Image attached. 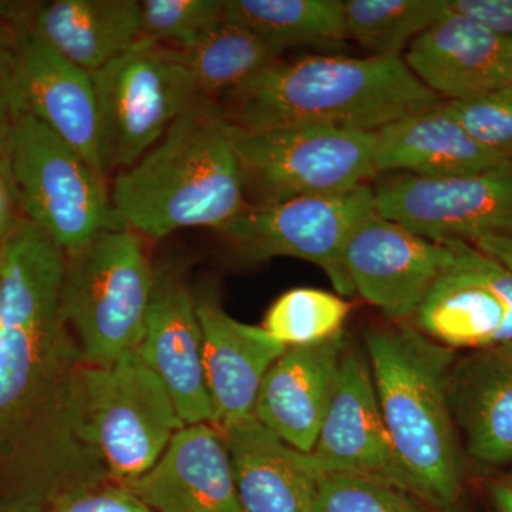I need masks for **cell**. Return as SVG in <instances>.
<instances>
[{
	"instance_id": "obj_1",
	"label": "cell",
	"mask_w": 512,
	"mask_h": 512,
	"mask_svg": "<svg viewBox=\"0 0 512 512\" xmlns=\"http://www.w3.org/2000/svg\"><path fill=\"white\" fill-rule=\"evenodd\" d=\"M63 281L49 256L0 261V512H49L111 481L87 427Z\"/></svg>"
},
{
	"instance_id": "obj_2",
	"label": "cell",
	"mask_w": 512,
	"mask_h": 512,
	"mask_svg": "<svg viewBox=\"0 0 512 512\" xmlns=\"http://www.w3.org/2000/svg\"><path fill=\"white\" fill-rule=\"evenodd\" d=\"M441 103L402 56H306L275 63L218 106L242 130L333 126L376 133Z\"/></svg>"
},
{
	"instance_id": "obj_3",
	"label": "cell",
	"mask_w": 512,
	"mask_h": 512,
	"mask_svg": "<svg viewBox=\"0 0 512 512\" xmlns=\"http://www.w3.org/2000/svg\"><path fill=\"white\" fill-rule=\"evenodd\" d=\"M121 222L163 239L187 228L218 229L244 210V175L217 101L200 97L110 188Z\"/></svg>"
},
{
	"instance_id": "obj_4",
	"label": "cell",
	"mask_w": 512,
	"mask_h": 512,
	"mask_svg": "<svg viewBox=\"0 0 512 512\" xmlns=\"http://www.w3.org/2000/svg\"><path fill=\"white\" fill-rule=\"evenodd\" d=\"M365 348L410 493L440 512H456L466 480V454L448 400L456 350L414 328L367 330Z\"/></svg>"
},
{
	"instance_id": "obj_5",
	"label": "cell",
	"mask_w": 512,
	"mask_h": 512,
	"mask_svg": "<svg viewBox=\"0 0 512 512\" xmlns=\"http://www.w3.org/2000/svg\"><path fill=\"white\" fill-rule=\"evenodd\" d=\"M66 258L60 313L84 363L106 367L137 352L154 289L144 238L109 229Z\"/></svg>"
},
{
	"instance_id": "obj_6",
	"label": "cell",
	"mask_w": 512,
	"mask_h": 512,
	"mask_svg": "<svg viewBox=\"0 0 512 512\" xmlns=\"http://www.w3.org/2000/svg\"><path fill=\"white\" fill-rule=\"evenodd\" d=\"M6 163L23 218L45 229L64 254L101 232L126 227L114 210L107 177L29 111L15 128Z\"/></svg>"
},
{
	"instance_id": "obj_7",
	"label": "cell",
	"mask_w": 512,
	"mask_h": 512,
	"mask_svg": "<svg viewBox=\"0 0 512 512\" xmlns=\"http://www.w3.org/2000/svg\"><path fill=\"white\" fill-rule=\"evenodd\" d=\"M228 131L249 204L339 194L377 177L375 133L369 131L333 126L248 131L231 124Z\"/></svg>"
},
{
	"instance_id": "obj_8",
	"label": "cell",
	"mask_w": 512,
	"mask_h": 512,
	"mask_svg": "<svg viewBox=\"0 0 512 512\" xmlns=\"http://www.w3.org/2000/svg\"><path fill=\"white\" fill-rule=\"evenodd\" d=\"M92 76L106 175L146 156L200 99L177 49L146 39Z\"/></svg>"
},
{
	"instance_id": "obj_9",
	"label": "cell",
	"mask_w": 512,
	"mask_h": 512,
	"mask_svg": "<svg viewBox=\"0 0 512 512\" xmlns=\"http://www.w3.org/2000/svg\"><path fill=\"white\" fill-rule=\"evenodd\" d=\"M83 390L90 437L116 484L146 474L185 426L167 387L137 352L110 366H86Z\"/></svg>"
},
{
	"instance_id": "obj_10",
	"label": "cell",
	"mask_w": 512,
	"mask_h": 512,
	"mask_svg": "<svg viewBox=\"0 0 512 512\" xmlns=\"http://www.w3.org/2000/svg\"><path fill=\"white\" fill-rule=\"evenodd\" d=\"M370 185L339 194L313 195L272 204H247L215 229L248 261L276 256L318 265L340 296L356 295L343 265L350 235L375 212Z\"/></svg>"
},
{
	"instance_id": "obj_11",
	"label": "cell",
	"mask_w": 512,
	"mask_h": 512,
	"mask_svg": "<svg viewBox=\"0 0 512 512\" xmlns=\"http://www.w3.org/2000/svg\"><path fill=\"white\" fill-rule=\"evenodd\" d=\"M373 185L375 210L439 244L512 234V161L454 177L383 174Z\"/></svg>"
},
{
	"instance_id": "obj_12",
	"label": "cell",
	"mask_w": 512,
	"mask_h": 512,
	"mask_svg": "<svg viewBox=\"0 0 512 512\" xmlns=\"http://www.w3.org/2000/svg\"><path fill=\"white\" fill-rule=\"evenodd\" d=\"M453 262V245L420 237L376 211L357 225L343 252L355 293L392 320L413 318Z\"/></svg>"
},
{
	"instance_id": "obj_13",
	"label": "cell",
	"mask_w": 512,
	"mask_h": 512,
	"mask_svg": "<svg viewBox=\"0 0 512 512\" xmlns=\"http://www.w3.org/2000/svg\"><path fill=\"white\" fill-rule=\"evenodd\" d=\"M311 454L323 474L379 478L410 493L380 412L369 360L350 340Z\"/></svg>"
},
{
	"instance_id": "obj_14",
	"label": "cell",
	"mask_w": 512,
	"mask_h": 512,
	"mask_svg": "<svg viewBox=\"0 0 512 512\" xmlns=\"http://www.w3.org/2000/svg\"><path fill=\"white\" fill-rule=\"evenodd\" d=\"M137 353L167 387L185 426L214 423L195 293L178 262L154 265L153 296Z\"/></svg>"
},
{
	"instance_id": "obj_15",
	"label": "cell",
	"mask_w": 512,
	"mask_h": 512,
	"mask_svg": "<svg viewBox=\"0 0 512 512\" xmlns=\"http://www.w3.org/2000/svg\"><path fill=\"white\" fill-rule=\"evenodd\" d=\"M0 22L30 30L90 74L119 59L141 39L138 0L0 2Z\"/></svg>"
},
{
	"instance_id": "obj_16",
	"label": "cell",
	"mask_w": 512,
	"mask_h": 512,
	"mask_svg": "<svg viewBox=\"0 0 512 512\" xmlns=\"http://www.w3.org/2000/svg\"><path fill=\"white\" fill-rule=\"evenodd\" d=\"M13 30L26 109L106 177L101 160L99 101L92 74L64 59L30 30Z\"/></svg>"
},
{
	"instance_id": "obj_17",
	"label": "cell",
	"mask_w": 512,
	"mask_h": 512,
	"mask_svg": "<svg viewBox=\"0 0 512 512\" xmlns=\"http://www.w3.org/2000/svg\"><path fill=\"white\" fill-rule=\"evenodd\" d=\"M124 487L157 512H245L227 444L214 424L184 426L160 460Z\"/></svg>"
},
{
	"instance_id": "obj_18",
	"label": "cell",
	"mask_w": 512,
	"mask_h": 512,
	"mask_svg": "<svg viewBox=\"0 0 512 512\" xmlns=\"http://www.w3.org/2000/svg\"><path fill=\"white\" fill-rule=\"evenodd\" d=\"M195 293L202 362L214 407V426L254 416L262 380L286 352L264 328L229 316L214 291Z\"/></svg>"
},
{
	"instance_id": "obj_19",
	"label": "cell",
	"mask_w": 512,
	"mask_h": 512,
	"mask_svg": "<svg viewBox=\"0 0 512 512\" xmlns=\"http://www.w3.org/2000/svg\"><path fill=\"white\" fill-rule=\"evenodd\" d=\"M403 59L441 100H466L507 86L512 39L447 9L410 43Z\"/></svg>"
},
{
	"instance_id": "obj_20",
	"label": "cell",
	"mask_w": 512,
	"mask_h": 512,
	"mask_svg": "<svg viewBox=\"0 0 512 512\" xmlns=\"http://www.w3.org/2000/svg\"><path fill=\"white\" fill-rule=\"evenodd\" d=\"M348 342L343 330L315 345L286 349L262 380L255 419L289 446L312 453Z\"/></svg>"
},
{
	"instance_id": "obj_21",
	"label": "cell",
	"mask_w": 512,
	"mask_h": 512,
	"mask_svg": "<svg viewBox=\"0 0 512 512\" xmlns=\"http://www.w3.org/2000/svg\"><path fill=\"white\" fill-rule=\"evenodd\" d=\"M217 427L245 512H316L325 474L311 453L289 446L254 416Z\"/></svg>"
},
{
	"instance_id": "obj_22",
	"label": "cell",
	"mask_w": 512,
	"mask_h": 512,
	"mask_svg": "<svg viewBox=\"0 0 512 512\" xmlns=\"http://www.w3.org/2000/svg\"><path fill=\"white\" fill-rule=\"evenodd\" d=\"M448 400L466 457L488 468L512 463V350H470L457 357Z\"/></svg>"
},
{
	"instance_id": "obj_23",
	"label": "cell",
	"mask_w": 512,
	"mask_h": 512,
	"mask_svg": "<svg viewBox=\"0 0 512 512\" xmlns=\"http://www.w3.org/2000/svg\"><path fill=\"white\" fill-rule=\"evenodd\" d=\"M468 136L443 103L434 109L384 126L375 133L373 163L377 177L413 174L444 178L481 173L508 163Z\"/></svg>"
},
{
	"instance_id": "obj_24",
	"label": "cell",
	"mask_w": 512,
	"mask_h": 512,
	"mask_svg": "<svg viewBox=\"0 0 512 512\" xmlns=\"http://www.w3.org/2000/svg\"><path fill=\"white\" fill-rule=\"evenodd\" d=\"M450 244L454 262L414 313V329L453 350L505 345L510 322L507 305L464 261L456 242Z\"/></svg>"
},
{
	"instance_id": "obj_25",
	"label": "cell",
	"mask_w": 512,
	"mask_h": 512,
	"mask_svg": "<svg viewBox=\"0 0 512 512\" xmlns=\"http://www.w3.org/2000/svg\"><path fill=\"white\" fill-rule=\"evenodd\" d=\"M177 52L200 97L218 103L281 62L285 50L245 26L222 19L197 46Z\"/></svg>"
},
{
	"instance_id": "obj_26",
	"label": "cell",
	"mask_w": 512,
	"mask_h": 512,
	"mask_svg": "<svg viewBox=\"0 0 512 512\" xmlns=\"http://www.w3.org/2000/svg\"><path fill=\"white\" fill-rule=\"evenodd\" d=\"M222 19L284 50L336 47L348 40L342 0H224Z\"/></svg>"
},
{
	"instance_id": "obj_27",
	"label": "cell",
	"mask_w": 512,
	"mask_h": 512,
	"mask_svg": "<svg viewBox=\"0 0 512 512\" xmlns=\"http://www.w3.org/2000/svg\"><path fill=\"white\" fill-rule=\"evenodd\" d=\"M343 12L348 39L372 56H402L447 12V0H346Z\"/></svg>"
},
{
	"instance_id": "obj_28",
	"label": "cell",
	"mask_w": 512,
	"mask_h": 512,
	"mask_svg": "<svg viewBox=\"0 0 512 512\" xmlns=\"http://www.w3.org/2000/svg\"><path fill=\"white\" fill-rule=\"evenodd\" d=\"M350 309L342 296L295 288L272 303L262 328L286 348L315 345L343 332Z\"/></svg>"
},
{
	"instance_id": "obj_29",
	"label": "cell",
	"mask_w": 512,
	"mask_h": 512,
	"mask_svg": "<svg viewBox=\"0 0 512 512\" xmlns=\"http://www.w3.org/2000/svg\"><path fill=\"white\" fill-rule=\"evenodd\" d=\"M141 39L178 50L202 42L224 16V0H143Z\"/></svg>"
},
{
	"instance_id": "obj_30",
	"label": "cell",
	"mask_w": 512,
	"mask_h": 512,
	"mask_svg": "<svg viewBox=\"0 0 512 512\" xmlns=\"http://www.w3.org/2000/svg\"><path fill=\"white\" fill-rule=\"evenodd\" d=\"M316 512H424L409 491L379 478L325 474Z\"/></svg>"
},
{
	"instance_id": "obj_31",
	"label": "cell",
	"mask_w": 512,
	"mask_h": 512,
	"mask_svg": "<svg viewBox=\"0 0 512 512\" xmlns=\"http://www.w3.org/2000/svg\"><path fill=\"white\" fill-rule=\"evenodd\" d=\"M443 107L474 141L512 161L510 87H501L471 99L443 101Z\"/></svg>"
},
{
	"instance_id": "obj_32",
	"label": "cell",
	"mask_w": 512,
	"mask_h": 512,
	"mask_svg": "<svg viewBox=\"0 0 512 512\" xmlns=\"http://www.w3.org/2000/svg\"><path fill=\"white\" fill-rule=\"evenodd\" d=\"M16 64L15 30L0 22V163H6L13 133L26 113Z\"/></svg>"
},
{
	"instance_id": "obj_33",
	"label": "cell",
	"mask_w": 512,
	"mask_h": 512,
	"mask_svg": "<svg viewBox=\"0 0 512 512\" xmlns=\"http://www.w3.org/2000/svg\"><path fill=\"white\" fill-rule=\"evenodd\" d=\"M49 512H151V510L124 485L104 484L72 495Z\"/></svg>"
},
{
	"instance_id": "obj_34",
	"label": "cell",
	"mask_w": 512,
	"mask_h": 512,
	"mask_svg": "<svg viewBox=\"0 0 512 512\" xmlns=\"http://www.w3.org/2000/svg\"><path fill=\"white\" fill-rule=\"evenodd\" d=\"M447 9L494 35L512 39V0H447Z\"/></svg>"
},
{
	"instance_id": "obj_35",
	"label": "cell",
	"mask_w": 512,
	"mask_h": 512,
	"mask_svg": "<svg viewBox=\"0 0 512 512\" xmlns=\"http://www.w3.org/2000/svg\"><path fill=\"white\" fill-rule=\"evenodd\" d=\"M458 252L463 256L464 261L467 262L477 275L490 286L491 289L507 305L510 311V322H508L507 329V343L512 342V272L505 269L504 266L495 262L490 256L478 251L474 245L466 244V242H456ZM505 343V345H507Z\"/></svg>"
},
{
	"instance_id": "obj_36",
	"label": "cell",
	"mask_w": 512,
	"mask_h": 512,
	"mask_svg": "<svg viewBox=\"0 0 512 512\" xmlns=\"http://www.w3.org/2000/svg\"><path fill=\"white\" fill-rule=\"evenodd\" d=\"M19 211L8 163H0V242L8 237L9 232L22 220Z\"/></svg>"
},
{
	"instance_id": "obj_37",
	"label": "cell",
	"mask_w": 512,
	"mask_h": 512,
	"mask_svg": "<svg viewBox=\"0 0 512 512\" xmlns=\"http://www.w3.org/2000/svg\"><path fill=\"white\" fill-rule=\"evenodd\" d=\"M485 495L494 512H512V470L488 478Z\"/></svg>"
},
{
	"instance_id": "obj_38",
	"label": "cell",
	"mask_w": 512,
	"mask_h": 512,
	"mask_svg": "<svg viewBox=\"0 0 512 512\" xmlns=\"http://www.w3.org/2000/svg\"><path fill=\"white\" fill-rule=\"evenodd\" d=\"M474 247L490 256L505 269L512 272V234L504 237L484 238L474 242Z\"/></svg>"
},
{
	"instance_id": "obj_39",
	"label": "cell",
	"mask_w": 512,
	"mask_h": 512,
	"mask_svg": "<svg viewBox=\"0 0 512 512\" xmlns=\"http://www.w3.org/2000/svg\"><path fill=\"white\" fill-rule=\"evenodd\" d=\"M505 87H510V89L512 90V64H511L510 73H508L507 86H505Z\"/></svg>"
},
{
	"instance_id": "obj_40",
	"label": "cell",
	"mask_w": 512,
	"mask_h": 512,
	"mask_svg": "<svg viewBox=\"0 0 512 512\" xmlns=\"http://www.w3.org/2000/svg\"><path fill=\"white\" fill-rule=\"evenodd\" d=\"M503 346H507L508 349L512 350V342L511 343H507V345H503Z\"/></svg>"
}]
</instances>
